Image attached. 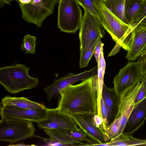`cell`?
<instances>
[{"label":"cell","mask_w":146,"mask_h":146,"mask_svg":"<svg viewBox=\"0 0 146 146\" xmlns=\"http://www.w3.org/2000/svg\"><path fill=\"white\" fill-rule=\"evenodd\" d=\"M144 74L139 70L137 62L128 63L121 69L113 81L114 88L119 96L142 80Z\"/></svg>","instance_id":"obj_7"},{"label":"cell","mask_w":146,"mask_h":146,"mask_svg":"<svg viewBox=\"0 0 146 146\" xmlns=\"http://www.w3.org/2000/svg\"><path fill=\"white\" fill-rule=\"evenodd\" d=\"M98 40L92 41L80 52L79 66L80 68L86 67L94 54Z\"/></svg>","instance_id":"obj_22"},{"label":"cell","mask_w":146,"mask_h":146,"mask_svg":"<svg viewBox=\"0 0 146 146\" xmlns=\"http://www.w3.org/2000/svg\"><path fill=\"white\" fill-rule=\"evenodd\" d=\"M36 38L35 36L27 34L24 36L21 49L25 51V54H33L35 53Z\"/></svg>","instance_id":"obj_23"},{"label":"cell","mask_w":146,"mask_h":146,"mask_svg":"<svg viewBox=\"0 0 146 146\" xmlns=\"http://www.w3.org/2000/svg\"><path fill=\"white\" fill-rule=\"evenodd\" d=\"M133 33L131 48L125 56L130 61L136 60L146 51V26L140 25L134 22Z\"/></svg>","instance_id":"obj_13"},{"label":"cell","mask_w":146,"mask_h":146,"mask_svg":"<svg viewBox=\"0 0 146 146\" xmlns=\"http://www.w3.org/2000/svg\"><path fill=\"white\" fill-rule=\"evenodd\" d=\"M96 0H76L78 4L96 17L94 2ZM97 18V17H96Z\"/></svg>","instance_id":"obj_25"},{"label":"cell","mask_w":146,"mask_h":146,"mask_svg":"<svg viewBox=\"0 0 146 146\" xmlns=\"http://www.w3.org/2000/svg\"><path fill=\"white\" fill-rule=\"evenodd\" d=\"M43 130L50 138L57 140L68 146H87L88 145L78 140L77 130L65 129L44 128Z\"/></svg>","instance_id":"obj_15"},{"label":"cell","mask_w":146,"mask_h":146,"mask_svg":"<svg viewBox=\"0 0 146 146\" xmlns=\"http://www.w3.org/2000/svg\"><path fill=\"white\" fill-rule=\"evenodd\" d=\"M46 108L27 109L1 106L0 115L1 118L27 120L37 123L47 119Z\"/></svg>","instance_id":"obj_12"},{"label":"cell","mask_w":146,"mask_h":146,"mask_svg":"<svg viewBox=\"0 0 146 146\" xmlns=\"http://www.w3.org/2000/svg\"><path fill=\"white\" fill-rule=\"evenodd\" d=\"M33 122L7 117L0 121V140L9 142L8 146L34 137Z\"/></svg>","instance_id":"obj_4"},{"label":"cell","mask_w":146,"mask_h":146,"mask_svg":"<svg viewBox=\"0 0 146 146\" xmlns=\"http://www.w3.org/2000/svg\"><path fill=\"white\" fill-rule=\"evenodd\" d=\"M97 66L98 67L97 74L94 77L96 86L97 104V115L102 117L101 100L104 84V76L106 68L102 67L99 65H97Z\"/></svg>","instance_id":"obj_21"},{"label":"cell","mask_w":146,"mask_h":146,"mask_svg":"<svg viewBox=\"0 0 146 146\" xmlns=\"http://www.w3.org/2000/svg\"><path fill=\"white\" fill-rule=\"evenodd\" d=\"M47 118L37 123L38 128L51 129H65L78 130L77 125L71 117L59 112L57 108H46Z\"/></svg>","instance_id":"obj_11"},{"label":"cell","mask_w":146,"mask_h":146,"mask_svg":"<svg viewBox=\"0 0 146 146\" xmlns=\"http://www.w3.org/2000/svg\"><path fill=\"white\" fill-rule=\"evenodd\" d=\"M93 119L94 123L98 126L101 127L103 122L102 117L100 116L97 114L94 115Z\"/></svg>","instance_id":"obj_31"},{"label":"cell","mask_w":146,"mask_h":146,"mask_svg":"<svg viewBox=\"0 0 146 146\" xmlns=\"http://www.w3.org/2000/svg\"><path fill=\"white\" fill-rule=\"evenodd\" d=\"M138 24L142 26H146V16Z\"/></svg>","instance_id":"obj_35"},{"label":"cell","mask_w":146,"mask_h":146,"mask_svg":"<svg viewBox=\"0 0 146 146\" xmlns=\"http://www.w3.org/2000/svg\"><path fill=\"white\" fill-rule=\"evenodd\" d=\"M102 1L104 5L112 13L125 23L124 13L125 0H102Z\"/></svg>","instance_id":"obj_20"},{"label":"cell","mask_w":146,"mask_h":146,"mask_svg":"<svg viewBox=\"0 0 146 146\" xmlns=\"http://www.w3.org/2000/svg\"><path fill=\"white\" fill-rule=\"evenodd\" d=\"M102 97L108 109L107 121L109 126L117 117L119 96L116 94L114 88H108L104 84Z\"/></svg>","instance_id":"obj_16"},{"label":"cell","mask_w":146,"mask_h":146,"mask_svg":"<svg viewBox=\"0 0 146 146\" xmlns=\"http://www.w3.org/2000/svg\"><path fill=\"white\" fill-rule=\"evenodd\" d=\"M33 0H18L19 3L26 4L29 3Z\"/></svg>","instance_id":"obj_33"},{"label":"cell","mask_w":146,"mask_h":146,"mask_svg":"<svg viewBox=\"0 0 146 146\" xmlns=\"http://www.w3.org/2000/svg\"><path fill=\"white\" fill-rule=\"evenodd\" d=\"M34 137L41 139L44 143L45 146H68L67 145L63 143L56 139L50 138L47 139L42 138L40 136L35 135Z\"/></svg>","instance_id":"obj_29"},{"label":"cell","mask_w":146,"mask_h":146,"mask_svg":"<svg viewBox=\"0 0 146 146\" xmlns=\"http://www.w3.org/2000/svg\"><path fill=\"white\" fill-rule=\"evenodd\" d=\"M146 120V97L135 106L133 110L123 132L132 135L141 127Z\"/></svg>","instance_id":"obj_14"},{"label":"cell","mask_w":146,"mask_h":146,"mask_svg":"<svg viewBox=\"0 0 146 146\" xmlns=\"http://www.w3.org/2000/svg\"><path fill=\"white\" fill-rule=\"evenodd\" d=\"M32 146V145H29V144H25L23 143V142H22L21 143H17L15 144H12L11 146Z\"/></svg>","instance_id":"obj_34"},{"label":"cell","mask_w":146,"mask_h":146,"mask_svg":"<svg viewBox=\"0 0 146 146\" xmlns=\"http://www.w3.org/2000/svg\"><path fill=\"white\" fill-rule=\"evenodd\" d=\"M94 77L71 85L60 94L57 109L72 118L79 114H97L96 89Z\"/></svg>","instance_id":"obj_1"},{"label":"cell","mask_w":146,"mask_h":146,"mask_svg":"<svg viewBox=\"0 0 146 146\" xmlns=\"http://www.w3.org/2000/svg\"><path fill=\"white\" fill-rule=\"evenodd\" d=\"M120 119V117L119 116L107 127L106 133L110 139L115 138L119 135Z\"/></svg>","instance_id":"obj_24"},{"label":"cell","mask_w":146,"mask_h":146,"mask_svg":"<svg viewBox=\"0 0 146 146\" xmlns=\"http://www.w3.org/2000/svg\"><path fill=\"white\" fill-rule=\"evenodd\" d=\"M146 146V139H141L133 137L132 135L123 133L117 137L110 139L107 143L100 146Z\"/></svg>","instance_id":"obj_18"},{"label":"cell","mask_w":146,"mask_h":146,"mask_svg":"<svg viewBox=\"0 0 146 146\" xmlns=\"http://www.w3.org/2000/svg\"><path fill=\"white\" fill-rule=\"evenodd\" d=\"M27 66L15 63L0 68V83L11 94H17L24 90L36 88L38 84L37 78L28 73Z\"/></svg>","instance_id":"obj_3"},{"label":"cell","mask_w":146,"mask_h":146,"mask_svg":"<svg viewBox=\"0 0 146 146\" xmlns=\"http://www.w3.org/2000/svg\"><path fill=\"white\" fill-rule=\"evenodd\" d=\"M13 0H16L18 2V0H0V1H2V2H3L0 4L1 6V5H3L4 3L8 4V3L9 4L10 2Z\"/></svg>","instance_id":"obj_36"},{"label":"cell","mask_w":146,"mask_h":146,"mask_svg":"<svg viewBox=\"0 0 146 146\" xmlns=\"http://www.w3.org/2000/svg\"><path fill=\"white\" fill-rule=\"evenodd\" d=\"M93 115L78 114L72 117L74 120L86 135L96 141L99 146L108 142L110 139L107 134L100 127L96 125L93 119Z\"/></svg>","instance_id":"obj_10"},{"label":"cell","mask_w":146,"mask_h":146,"mask_svg":"<svg viewBox=\"0 0 146 146\" xmlns=\"http://www.w3.org/2000/svg\"><path fill=\"white\" fill-rule=\"evenodd\" d=\"M121 47V46L118 43H116L115 46L109 53L108 56H111L119 52Z\"/></svg>","instance_id":"obj_32"},{"label":"cell","mask_w":146,"mask_h":146,"mask_svg":"<svg viewBox=\"0 0 146 146\" xmlns=\"http://www.w3.org/2000/svg\"><path fill=\"white\" fill-rule=\"evenodd\" d=\"M98 68L97 65L90 70L77 74L69 73L65 76L55 80L53 83L43 89L47 95V101L50 102L53 97H57L62 91L75 82L97 75Z\"/></svg>","instance_id":"obj_9"},{"label":"cell","mask_w":146,"mask_h":146,"mask_svg":"<svg viewBox=\"0 0 146 146\" xmlns=\"http://www.w3.org/2000/svg\"><path fill=\"white\" fill-rule=\"evenodd\" d=\"M82 11L76 0H59L57 26L61 31L75 33L79 28Z\"/></svg>","instance_id":"obj_5"},{"label":"cell","mask_w":146,"mask_h":146,"mask_svg":"<svg viewBox=\"0 0 146 146\" xmlns=\"http://www.w3.org/2000/svg\"><path fill=\"white\" fill-rule=\"evenodd\" d=\"M59 0H41L35 4L19 3L22 17L29 23L41 27L44 19L53 13Z\"/></svg>","instance_id":"obj_6"},{"label":"cell","mask_w":146,"mask_h":146,"mask_svg":"<svg viewBox=\"0 0 146 146\" xmlns=\"http://www.w3.org/2000/svg\"><path fill=\"white\" fill-rule=\"evenodd\" d=\"M1 104L2 106L27 109L44 108L46 107L43 104L31 101L25 97H12L9 96L1 99Z\"/></svg>","instance_id":"obj_17"},{"label":"cell","mask_w":146,"mask_h":146,"mask_svg":"<svg viewBox=\"0 0 146 146\" xmlns=\"http://www.w3.org/2000/svg\"><path fill=\"white\" fill-rule=\"evenodd\" d=\"M146 16V0H143L140 7L135 22L139 23Z\"/></svg>","instance_id":"obj_28"},{"label":"cell","mask_w":146,"mask_h":146,"mask_svg":"<svg viewBox=\"0 0 146 146\" xmlns=\"http://www.w3.org/2000/svg\"><path fill=\"white\" fill-rule=\"evenodd\" d=\"M97 18L116 43L127 51L131 48L133 38V23L128 25L112 13L104 5L102 0L94 2Z\"/></svg>","instance_id":"obj_2"},{"label":"cell","mask_w":146,"mask_h":146,"mask_svg":"<svg viewBox=\"0 0 146 146\" xmlns=\"http://www.w3.org/2000/svg\"><path fill=\"white\" fill-rule=\"evenodd\" d=\"M101 39L100 38L98 39L97 44L94 53L97 64L98 63L99 58L101 52V48L104 45V44L102 42Z\"/></svg>","instance_id":"obj_30"},{"label":"cell","mask_w":146,"mask_h":146,"mask_svg":"<svg viewBox=\"0 0 146 146\" xmlns=\"http://www.w3.org/2000/svg\"><path fill=\"white\" fill-rule=\"evenodd\" d=\"M143 0H125L124 13L125 23L130 25L135 22L140 5Z\"/></svg>","instance_id":"obj_19"},{"label":"cell","mask_w":146,"mask_h":146,"mask_svg":"<svg viewBox=\"0 0 146 146\" xmlns=\"http://www.w3.org/2000/svg\"><path fill=\"white\" fill-rule=\"evenodd\" d=\"M144 76L145 80V85H146V90H145V96L146 97V73L144 74Z\"/></svg>","instance_id":"obj_37"},{"label":"cell","mask_w":146,"mask_h":146,"mask_svg":"<svg viewBox=\"0 0 146 146\" xmlns=\"http://www.w3.org/2000/svg\"><path fill=\"white\" fill-rule=\"evenodd\" d=\"M84 9V13L79 27L80 51L92 41L103 37L102 25L98 20L86 9Z\"/></svg>","instance_id":"obj_8"},{"label":"cell","mask_w":146,"mask_h":146,"mask_svg":"<svg viewBox=\"0 0 146 146\" xmlns=\"http://www.w3.org/2000/svg\"><path fill=\"white\" fill-rule=\"evenodd\" d=\"M145 90V80L144 75L143 79L141 82V87L134 100L135 105L146 97Z\"/></svg>","instance_id":"obj_26"},{"label":"cell","mask_w":146,"mask_h":146,"mask_svg":"<svg viewBox=\"0 0 146 146\" xmlns=\"http://www.w3.org/2000/svg\"><path fill=\"white\" fill-rule=\"evenodd\" d=\"M137 63L139 70L144 74L146 73V51L140 55Z\"/></svg>","instance_id":"obj_27"}]
</instances>
